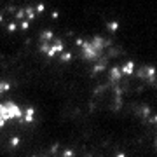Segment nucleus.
Here are the masks:
<instances>
[{"label": "nucleus", "instance_id": "obj_1", "mask_svg": "<svg viewBox=\"0 0 157 157\" xmlns=\"http://www.w3.org/2000/svg\"><path fill=\"white\" fill-rule=\"evenodd\" d=\"M35 119V110L28 108L23 110L16 101L12 100H2L0 96V128H4L11 121H25V122H32Z\"/></svg>", "mask_w": 157, "mask_h": 157}, {"label": "nucleus", "instance_id": "obj_2", "mask_svg": "<svg viewBox=\"0 0 157 157\" xmlns=\"http://www.w3.org/2000/svg\"><path fill=\"white\" fill-rule=\"evenodd\" d=\"M108 42L103 37H91L87 40H78L80 54L86 61H98L107 49Z\"/></svg>", "mask_w": 157, "mask_h": 157}, {"label": "nucleus", "instance_id": "obj_3", "mask_svg": "<svg viewBox=\"0 0 157 157\" xmlns=\"http://www.w3.org/2000/svg\"><path fill=\"white\" fill-rule=\"evenodd\" d=\"M40 51L47 58H58L63 56V59H68L70 54H65V45L59 39H56L51 32H44L40 37Z\"/></svg>", "mask_w": 157, "mask_h": 157}]
</instances>
